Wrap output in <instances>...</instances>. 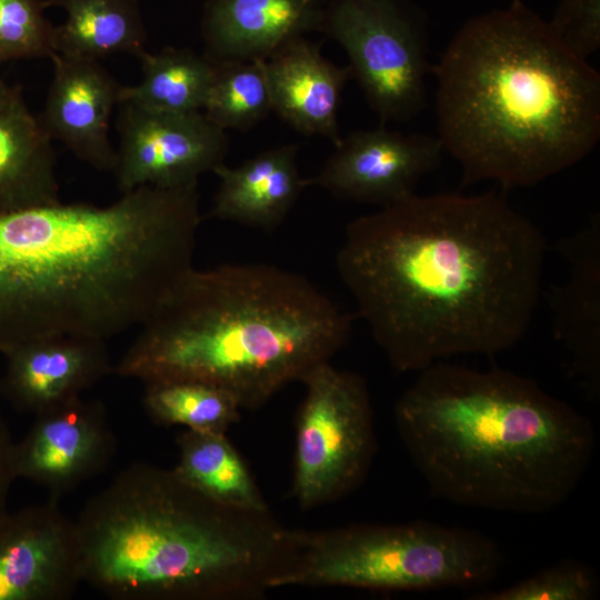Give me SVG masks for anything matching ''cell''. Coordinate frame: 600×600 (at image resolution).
Wrapping results in <instances>:
<instances>
[{"mask_svg":"<svg viewBox=\"0 0 600 600\" xmlns=\"http://www.w3.org/2000/svg\"><path fill=\"white\" fill-rule=\"evenodd\" d=\"M511 1H518V0H511Z\"/></svg>","mask_w":600,"mask_h":600,"instance_id":"cell-30","label":"cell"},{"mask_svg":"<svg viewBox=\"0 0 600 600\" xmlns=\"http://www.w3.org/2000/svg\"><path fill=\"white\" fill-rule=\"evenodd\" d=\"M120 148L116 174L121 193L142 186L180 189L198 186L228 152L224 130L201 111L157 112L119 102Z\"/></svg>","mask_w":600,"mask_h":600,"instance_id":"cell-10","label":"cell"},{"mask_svg":"<svg viewBox=\"0 0 600 600\" xmlns=\"http://www.w3.org/2000/svg\"><path fill=\"white\" fill-rule=\"evenodd\" d=\"M14 441L0 413V523L8 514L7 500L11 484L17 480L13 466Z\"/></svg>","mask_w":600,"mask_h":600,"instance_id":"cell-29","label":"cell"},{"mask_svg":"<svg viewBox=\"0 0 600 600\" xmlns=\"http://www.w3.org/2000/svg\"><path fill=\"white\" fill-rule=\"evenodd\" d=\"M43 6L62 8L67 14L54 28L58 53L97 60L119 52L138 57L144 51L139 0H44Z\"/></svg>","mask_w":600,"mask_h":600,"instance_id":"cell-22","label":"cell"},{"mask_svg":"<svg viewBox=\"0 0 600 600\" xmlns=\"http://www.w3.org/2000/svg\"><path fill=\"white\" fill-rule=\"evenodd\" d=\"M431 73L438 138L463 186H536L600 139V74L521 0L467 21Z\"/></svg>","mask_w":600,"mask_h":600,"instance_id":"cell-3","label":"cell"},{"mask_svg":"<svg viewBox=\"0 0 600 600\" xmlns=\"http://www.w3.org/2000/svg\"><path fill=\"white\" fill-rule=\"evenodd\" d=\"M351 329L352 317L300 273L267 263L193 268L140 326L112 373L212 383L254 410L330 361Z\"/></svg>","mask_w":600,"mask_h":600,"instance_id":"cell-5","label":"cell"},{"mask_svg":"<svg viewBox=\"0 0 600 600\" xmlns=\"http://www.w3.org/2000/svg\"><path fill=\"white\" fill-rule=\"evenodd\" d=\"M326 0H208L201 31L216 63L268 59L286 42L321 32Z\"/></svg>","mask_w":600,"mask_h":600,"instance_id":"cell-16","label":"cell"},{"mask_svg":"<svg viewBox=\"0 0 600 600\" xmlns=\"http://www.w3.org/2000/svg\"><path fill=\"white\" fill-rule=\"evenodd\" d=\"M321 32L339 43L381 124L424 107L431 73L426 16L408 0H326Z\"/></svg>","mask_w":600,"mask_h":600,"instance_id":"cell-9","label":"cell"},{"mask_svg":"<svg viewBox=\"0 0 600 600\" xmlns=\"http://www.w3.org/2000/svg\"><path fill=\"white\" fill-rule=\"evenodd\" d=\"M226 434L186 429L177 438L173 472L219 504L242 511H269L249 468Z\"/></svg>","mask_w":600,"mask_h":600,"instance_id":"cell-21","label":"cell"},{"mask_svg":"<svg viewBox=\"0 0 600 600\" xmlns=\"http://www.w3.org/2000/svg\"><path fill=\"white\" fill-rule=\"evenodd\" d=\"M54 73L41 122L79 159L99 170H114L117 152L108 136L120 86L97 60L54 52Z\"/></svg>","mask_w":600,"mask_h":600,"instance_id":"cell-15","label":"cell"},{"mask_svg":"<svg viewBox=\"0 0 600 600\" xmlns=\"http://www.w3.org/2000/svg\"><path fill=\"white\" fill-rule=\"evenodd\" d=\"M272 111L297 131L323 136L337 144L338 112L351 78L348 67L326 59L306 36L279 47L264 60Z\"/></svg>","mask_w":600,"mask_h":600,"instance_id":"cell-17","label":"cell"},{"mask_svg":"<svg viewBox=\"0 0 600 600\" xmlns=\"http://www.w3.org/2000/svg\"><path fill=\"white\" fill-rule=\"evenodd\" d=\"M80 582L78 527L59 500L8 512L0 523V600H67Z\"/></svg>","mask_w":600,"mask_h":600,"instance_id":"cell-11","label":"cell"},{"mask_svg":"<svg viewBox=\"0 0 600 600\" xmlns=\"http://www.w3.org/2000/svg\"><path fill=\"white\" fill-rule=\"evenodd\" d=\"M503 563L498 544L479 531L428 521L293 529L286 587L436 590L489 583Z\"/></svg>","mask_w":600,"mask_h":600,"instance_id":"cell-7","label":"cell"},{"mask_svg":"<svg viewBox=\"0 0 600 600\" xmlns=\"http://www.w3.org/2000/svg\"><path fill=\"white\" fill-rule=\"evenodd\" d=\"M334 146L319 173L306 179L307 186L380 208L414 193L444 152L438 136L403 133L386 124L351 131Z\"/></svg>","mask_w":600,"mask_h":600,"instance_id":"cell-12","label":"cell"},{"mask_svg":"<svg viewBox=\"0 0 600 600\" xmlns=\"http://www.w3.org/2000/svg\"><path fill=\"white\" fill-rule=\"evenodd\" d=\"M548 23L560 42L581 59L600 48V0H560Z\"/></svg>","mask_w":600,"mask_h":600,"instance_id":"cell-28","label":"cell"},{"mask_svg":"<svg viewBox=\"0 0 600 600\" xmlns=\"http://www.w3.org/2000/svg\"><path fill=\"white\" fill-rule=\"evenodd\" d=\"M51 138L0 76V214L60 202Z\"/></svg>","mask_w":600,"mask_h":600,"instance_id":"cell-19","label":"cell"},{"mask_svg":"<svg viewBox=\"0 0 600 600\" xmlns=\"http://www.w3.org/2000/svg\"><path fill=\"white\" fill-rule=\"evenodd\" d=\"M599 593L593 569L564 560L512 586L470 594V600H589Z\"/></svg>","mask_w":600,"mask_h":600,"instance_id":"cell-26","label":"cell"},{"mask_svg":"<svg viewBox=\"0 0 600 600\" xmlns=\"http://www.w3.org/2000/svg\"><path fill=\"white\" fill-rule=\"evenodd\" d=\"M83 582L113 600H259L276 589L293 529L219 504L172 469L136 462L76 521Z\"/></svg>","mask_w":600,"mask_h":600,"instance_id":"cell-6","label":"cell"},{"mask_svg":"<svg viewBox=\"0 0 600 600\" xmlns=\"http://www.w3.org/2000/svg\"><path fill=\"white\" fill-rule=\"evenodd\" d=\"M567 262L561 283L549 292L554 336L591 388L600 373V218L594 214L557 246Z\"/></svg>","mask_w":600,"mask_h":600,"instance_id":"cell-18","label":"cell"},{"mask_svg":"<svg viewBox=\"0 0 600 600\" xmlns=\"http://www.w3.org/2000/svg\"><path fill=\"white\" fill-rule=\"evenodd\" d=\"M138 58L143 78L137 86L122 87L119 102L168 113L204 108L217 70V63L206 54L168 47L157 53L144 50Z\"/></svg>","mask_w":600,"mask_h":600,"instance_id":"cell-23","label":"cell"},{"mask_svg":"<svg viewBox=\"0 0 600 600\" xmlns=\"http://www.w3.org/2000/svg\"><path fill=\"white\" fill-rule=\"evenodd\" d=\"M301 383L306 392L297 416L292 497L310 510L346 497L363 482L377 442L361 376L326 361Z\"/></svg>","mask_w":600,"mask_h":600,"instance_id":"cell-8","label":"cell"},{"mask_svg":"<svg viewBox=\"0 0 600 600\" xmlns=\"http://www.w3.org/2000/svg\"><path fill=\"white\" fill-rule=\"evenodd\" d=\"M546 240L496 191L416 192L350 221L336 267L359 316L400 371L494 356L526 334Z\"/></svg>","mask_w":600,"mask_h":600,"instance_id":"cell-1","label":"cell"},{"mask_svg":"<svg viewBox=\"0 0 600 600\" xmlns=\"http://www.w3.org/2000/svg\"><path fill=\"white\" fill-rule=\"evenodd\" d=\"M3 356L0 394L34 416L82 397L113 367L104 340L82 336L34 339Z\"/></svg>","mask_w":600,"mask_h":600,"instance_id":"cell-14","label":"cell"},{"mask_svg":"<svg viewBox=\"0 0 600 600\" xmlns=\"http://www.w3.org/2000/svg\"><path fill=\"white\" fill-rule=\"evenodd\" d=\"M142 404L158 426L227 433L240 419L241 407L233 394L198 380H168L144 383Z\"/></svg>","mask_w":600,"mask_h":600,"instance_id":"cell-24","label":"cell"},{"mask_svg":"<svg viewBox=\"0 0 600 600\" xmlns=\"http://www.w3.org/2000/svg\"><path fill=\"white\" fill-rule=\"evenodd\" d=\"M44 9L39 0H0V63L50 58L56 52V27L44 17Z\"/></svg>","mask_w":600,"mask_h":600,"instance_id":"cell-27","label":"cell"},{"mask_svg":"<svg viewBox=\"0 0 600 600\" xmlns=\"http://www.w3.org/2000/svg\"><path fill=\"white\" fill-rule=\"evenodd\" d=\"M297 144L266 150L236 168L214 169L219 188L210 216L263 231L279 227L307 187Z\"/></svg>","mask_w":600,"mask_h":600,"instance_id":"cell-20","label":"cell"},{"mask_svg":"<svg viewBox=\"0 0 600 600\" xmlns=\"http://www.w3.org/2000/svg\"><path fill=\"white\" fill-rule=\"evenodd\" d=\"M204 114L219 128L248 130L272 111L263 60L217 63Z\"/></svg>","mask_w":600,"mask_h":600,"instance_id":"cell-25","label":"cell"},{"mask_svg":"<svg viewBox=\"0 0 600 600\" xmlns=\"http://www.w3.org/2000/svg\"><path fill=\"white\" fill-rule=\"evenodd\" d=\"M400 438L431 492L496 511L542 513L590 464V420L510 370L432 363L394 407Z\"/></svg>","mask_w":600,"mask_h":600,"instance_id":"cell-4","label":"cell"},{"mask_svg":"<svg viewBox=\"0 0 600 600\" xmlns=\"http://www.w3.org/2000/svg\"><path fill=\"white\" fill-rule=\"evenodd\" d=\"M200 222L197 186L0 214V352L140 327L194 268Z\"/></svg>","mask_w":600,"mask_h":600,"instance_id":"cell-2","label":"cell"},{"mask_svg":"<svg viewBox=\"0 0 600 600\" xmlns=\"http://www.w3.org/2000/svg\"><path fill=\"white\" fill-rule=\"evenodd\" d=\"M34 417L26 436L14 442L17 479L37 483L60 500L111 462L117 441L101 400L79 397Z\"/></svg>","mask_w":600,"mask_h":600,"instance_id":"cell-13","label":"cell"}]
</instances>
